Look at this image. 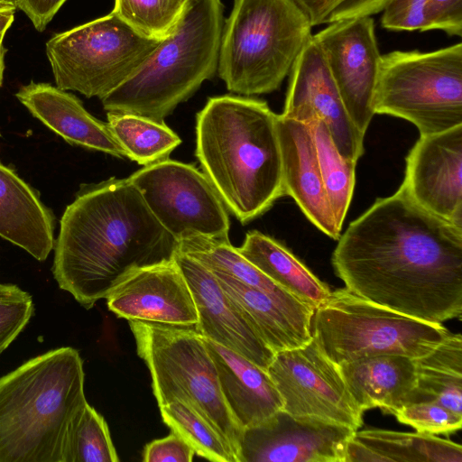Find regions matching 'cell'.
<instances>
[{"label":"cell","instance_id":"obj_15","mask_svg":"<svg viewBox=\"0 0 462 462\" xmlns=\"http://www.w3.org/2000/svg\"><path fill=\"white\" fill-rule=\"evenodd\" d=\"M282 116L309 123L316 116L327 125L334 144L346 159L357 162L364 153V135L350 119L324 56L312 36L290 71Z\"/></svg>","mask_w":462,"mask_h":462},{"label":"cell","instance_id":"obj_8","mask_svg":"<svg viewBox=\"0 0 462 462\" xmlns=\"http://www.w3.org/2000/svg\"><path fill=\"white\" fill-rule=\"evenodd\" d=\"M311 334L319 350L339 365L383 355L417 359L450 333L441 323L396 312L345 288L331 291L328 300L315 309Z\"/></svg>","mask_w":462,"mask_h":462},{"label":"cell","instance_id":"obj_12","mask_svg":"<svg viewBox=\"0 0 462 462\" xmlns=\"http://www.w3.org/2000/svg\"><path fill=\"white\" fill-rule=\"evenodd\" d=\"M267 373L282 400V410L313 416L357 430L364 411L350 394L337 365L311 339L308 344L275 353Z\"/></svg>","mask_w":462,"mask_h":462},{"label":"cell","instance_id":"obj_20","mask_svg":"<svg viewBox=\"0 0 462 462\" xmlns=\"http://www.w3.org/2000/svg\"><path fill=\"white\" fill-rule=\"evenodd\" d=\"M15 97L33 116L66 142L126 157L108 124L90 115L74 95L47 83L31 82L22 86Z\"/></svg>","mask_w":462,"mask_h":462},{"label":"cell","instance_id":"obj_1","mask_svg":"<svg viewBox=\"0 0 462 462\" xmlns=\"http://www.w3.org/2000/svg\"><path fill=\"white\" fill-rule=\"evenodd\" d=\"M332 254L355 295L431 323L462 313V228L418 206L400 187L351 222Z\"/></svg>","mask_w":462,"mask_h":462},{"label":"cell","instance_id":"obj_36","mask_svg":"<svg viewBox=\"0 0 462 462\" xmlns=\"http://www.w3.org/2000/svg\"><path fill=\"white\" fill-rule=\"evenodd\" d=\"M313 26L371 16L384 8L389 0H295Z\"/></svg>","mask_w":462,"mask_h":462},{"label":"cell","instance_id":"obj_14","mask_svg":"<svg viewBox=\"0 0 462 462\" xmlns=\"http://www.w3.org/2000/svg\"><path fill=\"white\" fill-rule=\"evenodd\" d=\"M356 430L313 416L282 409L254 427L243 429L237 462H345Z\"/></svg>","mask_w":462,"mask_h":462},{"label":"cell","instance_id":"obj_3","mask_svg":"<svg viewBox=\"0 0 462 462\" xmlns=\"http://www.w3.org/2000/svg\"><path fill=\"white\" fill-rule=\"evenodd\" d=\"M276 120L266 102L232 95L209 97L197 114L195 155L242 224L285 196Z\"/></svg>","mask_w":462,"mask_h":462},{"label":"cell","instance_id":"obj_42","mask_svg":"<svg viewBox=\"0 0 462 462\" xmlns=\"http://www.w3.org/2000/svg\"><path fill=\"white\" fill-rule=\"evenodd\" d=\"M16 0H0V11L16 10Z\"/></svg>","mask_w":462,"mask_h":462},{"label":"cell","instance_id":"obj_21","mask_svg":"<svg viewBox=\"0 0 462 462\" xmlns=\"http://www.w3.org/2000/svg\"><path fill=\"white\" fill-rule=\"evenodd\" d=\"M224 400L243 430L263 422L283 403L266 370L238 353L204 337Z\"/></svg>","mask_w":462,"mask_h":462},{"label":"cell","instance_id":"obj_7","mask_svg":"<svg viewBox=\"0 0 462 462\" xmlns=\"http://www.w3.org/2000/svg\"><path fill=\"white\" fill-rule=\"evenodd\" d=\"M128 321L138 356L150 371L158 406L187 403L223 436L236 457L242 429L224 400L203 337L195 327Z\"/></svg>","mask_w":462,"mask_h":462},{"label":"cell","instance_id":"obj_17","mask_svg":"<svg viewBox=\"0 0 462 462\" xmlns=\"http://www.w3.org/2000/svg\"><path fill=\"white\" fill-rule=\"evenodd\" d=\"M117 317L162 325L196 327L199 321L189 284L174 260L139 269L106 297Z\"/></svg>","mask_w":462,"mask_h":462},{"label":"cell","instance_id":"obj_30","mask_svg":"<svg viewBox=\"0 0 462 462\" xmlns=\"http://www.w3.org/2000/svg\"><path fill=\"white\" fill-rule=\"evenodd\" d=\"M309 123L327 197L337 226L341 230L353 196L356 162L346 159L338 152L327 125L320 117L316 116Z\"/></svg>","mask_w":462,"mask_h":462},{"label":"cell","instance_id":"obj_35","mask_svg":"<svg viewBox=\"0 0 462 462\" xmlns=\"http://www.w3.org/2000/svg\"><path fill=\"white\" fill-rule=\"evenodd\" d=\"M393 415L399 422L421 433L450 434L459 430L462 426V415L434 402L408 404Z\"/></svg>","mask_w":462,"mask_h":462},{"label":"cell","instance_id":"obj_29","mask_svg":"<svg viewBox=\"0 0 462 462\" xmlns=\"http://www.w3.org/2000/svg\"><path fill=\"white\" fill-rule=\"evenodd\" d=\"M106 123L126 157L141 165L168 158L181 143L164 121L134 114L107 112Z\"/></svg>","mask_w":462,"mask_h":462},{"label":"cell","instance_id":"obj_25","mask_svg":"<svg viewBox=\"0 0 462 462\" xmlns=\"http://www.w3.org/2000/svg\"><path fill=\"white\" fill-rule=\"evenodd\" d=\"M177 249L201 263L215 273L226 274L260 290L287 310L312 319L315 309L280 287L234 247L229 239L189 234L177 241Z\"/></svg>","mask_w":462,"mask_h":462},{"label":"cell","instance_id":"obj_22","mask_svg":"<svg viewBox=\"0 0 462 462\" xmlns=\"http://www.w3.org/2000/svg\"><path fill=\"white\" fill-rule=\"evenodd\" d=\"M346 387L363 411L380 408L393 414L411 404L416 388L415 359L383 355L338 365Z\"/></svg>","mask_w":462,"mask_h":462},{"label":"cell","instance_id":"obj_23","mask_svg":"<svg viewBox=\"0 0 462 462\" xmlns=\"http://www.w3.org/2000/svg\"><path fill=\"white\" fill-rule=\"evenodd\" d=\"M54 219L37 193L0 163V236L44 261L54 246Z\"/></svg>","mask_w":462,"mask_h":462},{"label":"cell","instance_id":"obj_13","mask_svg":"<svg viewBox=\"0 0 462 462\" xmlns=\"http://www.w3.org/2000/svg\"><path fill=\"white\" fill-rule=\"evenodd\" d=\"M353 124L365 136L375 115L374 97L381 57L371 16L329 23L315 35Z\"/></svg>","mask_w":462,"mask_h":462},{"label":"cell","instance_id":"obj_37","mask_svg":"<svg viewBox=\"0 0 462 462\" xmlns=\"http://www.w3.org/2000/svg\"><path fill=\"white\" fill-rule=\"evenodd\" d=\"M429 0H389L383 9L382 26L390 31H429Z\"/></svg>","mask_w":462,"mask_h":462},{"label":"cell","instance_id":"obj_32","mask_svg":"<svg viewBox=\"0 0 462 462\" xmlns=\"http://www.w3.org/2000/svg\"><path fill=\"white\" fill-rule=\"evenodd\" d=\"M104 417L87 402L70 424L63 462H117Z\"/></svg>","mask_w":462,"mask_h":462},{"label":"cell","instance_id":"obj_24","mask_svg":"<svg viewBox=\"0 0 462 462\" xmlns=\"http://www.w3.org/2000/svg\"><path fill=\"white\" fill-rule=\"evenodd\" d=\"M213 273L236 309L274 353L311 341L312 319L287 310L260 290L226 274Z\"/></svg>","mask_w":462,"mask_h":462},{"label":"cell","instance_id":"obj_2","mask_svg":"<svg viewBox=\"0 0 462 462\" xmlns=\"http://www.w3.org/2000/svg\"><path fill=\"white\" fill-rule=\"evenodd\" d=\"M177 240L128 178L84 185L65 209L52 273L85 309L106 299L132 273L172 260Z\"/></svg>","mask_w":462,"mask_h":462},{"label":"cell","instance_id":"obj_26","mask_svg":"<svg viewBox=\"0 0 462 462\" xmlns=\"http://www.w3.org/2000/svg\"><path fill=\"white\" fill-rule=\"evenodd\" d=\"M239 253L268 278L302 302L318 308L331 291L287 247L259 231L246 234Z\"/></svg>","mask_w":462,"mask_h":462},{"label":"cell","instance_id":"obj_43","mask_svg":"<svg viewBox=\"0 0 462 462\" xmlns=\"http://www.w3.org/2000/svg\"><path fill=\"white\" fill-rule=\"evenodd\" d=\"M6 53V50L4 48L3 44L0 43V87L2 85L3 74L5 69V55Z\"/></svg>","mask_w":462,"mask_h":462},{"label":"cell","instance_id":"obj_10","mask_svg":"<svg viewBox=\"0 0 462 462\" xmlns=\"http://www.w3.org/2000/svg\"><path fill=\"white\" fill-rule=\"evenodd\" d=\"M162 40L147 38L113 11L46 43V54L59 88L102 99L143 65Z\"/></svg>","mask_w":462,"mask_h":462},{"label":"cell","instance_id":"obj_34","mask_svg":"<svg viewBox=\"0 0 462 462\" xmlns=\"http://www.w3.org/2000/svg\"><path fill=\"white\" fill-rule=\"evenodd\" d=\"M33 314L32 296L14 284L0 283V355L23 330Z\"/></svg>","mask_w":462,"mask_h":462},{"label":"cell","instance_id":"obj_31","mask_svg":"<svg viewBox=\"0 0 462 462\" xmlns=\"http://www.w3.org/2000/svg\"><path fill=\"white\" fill-rule=\"evenodd\" d=\"M159 408L163 422L188 442L195 454L215 462H237L227 441L192 407L174 401Z\"/></svg>","mask_w":462,"mask_h":462},{"label":"cell","instance_id":"obj_16","mask_svg":"<svg viewBox=\"0 0 462 462\" xmlns=\"http://www.w3.org/2000/svg\"><path fill=\"white\" fill-rule=\"evenodd\" d=\"M401 187L418 206L462 228V125L421 135Z\"/></svg>","mask_w":462,"mask_h":462},{"label":"cell","instance_id":"obj_41","mask_svg":"<svg viewBox=\"0 0 462 462\" xmlns=\"http://www.w3.org/2000/svg\"><path fill=\"white\" fill-rule=\"evenodd\" d=\"M15 10L0 11V43L14 19Z\"/></svg>","mask_w":462,"mask_h":462},{"label":"cell","instance_id":"obj_5","mask_svg":"<svg viewBox=\"0 0 462 462\" xmlns=\"http://www.w3.org/2000/svg\"><path fill=\"white\" fill-rule=\"evenodd\" d=\"M223 26L221 0H190L173 32L134 74L101 99L104 109L164 121L215 75Z\"/></svg>","mask_w":462,"mask_h":462},{"label":"cell","instance_id":"obj_40","mask_svg":"<svg viewBox=\"0 0 462 462\" xmlns=\"http://www.w3.org/2000/svg\"><path fill=\"white\" fill-rule=\"evenodd\" d=\"M66 0H16V6L39 32L45 30Z\"/></svg>","mask_w":462,"mask_h":462},{"label":"cell","instance_id":"obj_4","mask_svg":"<svg viewBox=\"0 0 462 462\" xmlns=\"http://www.w3.org/2000/svg\"><path fill=\"white\" fill-rule=\"evenodd\" d=\"M79 351L37 356L0 378V462H63L68 432L88 402Z\"/></svg>","mask_w":462,"mask_h":462},{"label":"cell","instance_id":"obj_19","mask_svg":"<svg viewBox=\"0 0 462 462\" xmlns=\"http://www.w3.org/2000/svg\"><path fill=\"white\" fill-rule=\"evenodd\" d=\"M276 127L285 195L295 200L318 229L338 240L341 230L327 197L310 123L277 115Z\"/></svg>","mask_w":462,"mask_h":462},{"label":"cell","instance_id":"obj_6","mask_svg":"<svg viewBox=\"0 0 462 462\" xmlns=\"http://www.w3.org/2000/svg\"><path fill=\"white\" fill-rule=\"evenodd\" d=\"M312 25L295 0H235L224 23L217 71L231 92L276 90L310 39Z\"/></svg>","mask_w":462,"mask_h":462},{"label":"cell","instance_id":"obj_11","mask_svg":"<svg viewBox=\"0 0 462 462\" xmlns=\"http://www.w3.org/2000/svg\"><path fill=\"white\" fill-rule=\"evenodd\" d=\"M159 223L178 241L189 235L228 239L227 208L205 173L169 157L128 177Z\"/></svg>","mask_w":462,"mask_h":462},{"label":"cell","instance_id":"obj_28","mask_svg":"<svg viewBox=\"0 0 462 462\" xmlns=\"http://www.w3.org/2000/svg\"><path fill=\"white\" fill-rule=\"evenodd\" d=\"M354 437L380 462H462L460 444L433 434L365 429Z\"/></svg>","mask_w":462,"mask_h":462},{"label":"cell","instance_id":"obj_9","mask_svg":"<svg viewBox=\"0 0 462 462\" xmlns=\"http://www.w3.org/2000/svg\"><path fill=\"white\" fill-rule=\"evenodd\" d=\"M374 111L410 121L420 136L462 125V44L382 55Z\"/></svg>","mask_w":462,"mask_h":462},{"label":"cell","instance_id":"obj_27","mask_svg":"<svg viewBox=\"0 0 462 462\" xmlns=\"http://www.w3.org/2000/svg\"><path fill=\"white\" fill-rule=\"evenodd\" d=\"M417 383L411 403L434 402L462 415V337L449 334L415 359Z\"/></svg>","mask_w":462,"mask_h":462},{"label":"cell","instance_id":"obj_38","mask_svg":"<svg viewBox=\"0 0 462 462\" xmlns=\"http://www.w3.org/2000/svg\"><path fill=\"white\" fill-rule=\"evenodd\" d=\"M194 449L176 433L148 443L143 450L144 462H191Z\"/></svg>","mask_w":462,"mask_h":462},{"label":"cell","instance_id":"obj_18","mask_svg":"<svg viewBox=\"0 0 462 462\" xmlns=\"http://www.w3.org/2000/svg\"><path fill=\"white\" fill-rule=\"evenodd\" d=\"M174 260L192 293L199 317L195 328L199 333L267 371L275 353L236 309L215 273L178 249Z\"/></svg>","mask_w":462,"mask_h":462},{"label":"cell","instance_id":"obj_33","mask_svg":"<svg viewBox=\"0 0 462 462\" xmlns=\"http://www.w3.org/2000/svg\"><path fill=\"white\" fill-rule=\"evenodd\" d=\"M190 0H116L113 12L138 33L151 39L168 37Z\"/></svg>","mask_w":462,"mask_h":462},{"label":"cell","instance_id":"obj_39","mask_svg":"<svg viewBox=\"0 0 462 462\" xmlns=\"http://www.w3.org/2000/svg\"><path fill=\"white\" fill-rule=\"evenodd\" d=\"M428 17L430 30L462 35V0H429Z\"/></svg>","mask_w":462,"mask_h":462}]
</instances>
